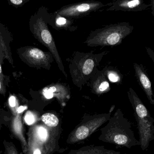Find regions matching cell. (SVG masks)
Masks as SVG:
<instances>
[{"mask_svg":"<svg viewBox=\"0 0 154 154\" xmlns=\"http://www.w3.org/2000/svg\"><path fill=\"white\" fill-rule=\"evenodd\" d=\"M104 55L105 52L95 54L91 52H75L69 64V72L74 84L82 86L94 77Z\"/></svg>","mask_w":154,"mask_h":154,"instance_id":"cell-2","label":"cell"},{"mask_svg":"<svg viewBox=\"0 0 154 154\" xmlns=\"http://www.w3.org/2000/svg\"><path fill=\"white\" fill-rule=\"evenodd\" d=\"M42 12V14L37 18L33 24L34 35L41 43L48 48L49 52L53 55L60 71L66 77H67V74L65 71L56 42L48 26L50 13L47 9L45 8Z\"/></svg>","mask_w":154,"mask_h":154,"instance_id":"cell-4","label":"cell"},{"mask_svg":"<svg viewBox=\"0 0 154 154\" xmlns=\"http://www.w3.org/2000/svg\"><path fill=\"white\" fill-rule=\"evenodd\" d=\"M96 85H97V90L101 92L106 91L109 87L108 81L106 80L105 78L102 79V80H101L100 81L97 80Z\"/></svg>","mask_w":154,"mask_h":154,"instance_id":"cell-15","label":"cell"},{"mask_svg":"<svg viewBox=\"0 0 154 154\" xmlns=\"http://www.w3.org/2000/svg\"><path fill=\"white\" fill-rule=\"evenodd\" d=\"M136 77L140 86L145 93L150 104L154 106V95L152 89V82L142 65L134 63Z\"/></svg>","mask_w":154,"mask_h":154,"instance_id":"cell-8","label":"cell"},{"mask_svg":"<svg viewBox=\"0 0 154 154\" xmlns=\"http://www.w3.org/2000/svg\"><path fill=\"white\" fill-rule=\"evenodd\" d=\"M41 118L42 122L49 127H55L59 123L58 118L55 115L51 113L44 114L42 115Z\"/></svg>","mask_w":154,"mask_h":154,"instance_id":"cell-11","label":"cell"},{"mask_svg":"<svg viewBox=\"0 0 154 154\" xmlns=\"http://www.w3.org/2000/svg\"><path fill=\"white\" fill-rule=\"evenodd\" d=\"M27 107L24 106L19 107L18 109V112L16 115L14 116L12 120L11 128L12 132L16 138L20 142L22 147L23 152H25L28 148V144L24 138L23 134V125L22 123L21 116V114L23 111L26 109Z\"/></svg>","mask_w":154,"mask_h":154,"instance_id":"cell-9","label":"cell"},{"mask_svg":"<svg viewBox=\"0 0 154 154\" xmlns=\"http://www.w3.org/2000/svg\"><path fill=\"white\" fill-rule=\"evenodd\" d=\"M109 4L107 11H139L151 6V4H147L142 0H117Z\"/></svg>","mask_w":154,"mask_h":154,"instance_id":"cell-7","label":"cell"},{"mask_svg":"<svg viewBox=\"0 0 154 154\" xmlns=\"http://www.w3.org/2000/svg\"><path fill=\"white\" fill-rule=\"evenodd\" d=\"M25 56L32 65L48 70L50 69L54 59L53 55L50 52H45L34 47L27 49L25 52Z\"/></svg>","mask_w":154,"mask_h":154,"instance_id":"cell-6","label":"cell"},{"mask_svg":"<svg viewBox=\"0 0 154 154\" xmlns=\"http://www.w3.org/2000/svg\"><path fill=\"white\" fill-rule=\"evenodd\" d=\"M151 6L152 7V13L154 16V0L152 1V4H151Z\"/></svg>","mask_w":154,"mask_h":154,"instance_id":"cell-20","label":"cell"},{"mask_svg":"<svg viewBox=\"0 0 154 154\" xmlns=\"http://www.w3.org/2000/svg\"><path fill=\"white\" fill-rule=\"evenodd\" d=\"M9 105L11 109L12 113L14 116L17 114L18 108H19L17 99L14 96H10L9 99Z\"/></svg>","mask_w":154,"mask_h":154,"instance_id":"cell-14","label":"cell"},{"mask_svg":"<svg viewBox=\"0 0 154 154\" xmlns=\"http://www.w3.org/2000/svg\"><path fill=\"white\" fill-rule=\"evenodd\" d=\"M74 22V20H69L53 13L50 14L48 24L55 30H66L73 32L77 29Z\"/></svg>","mask_w":154,"mask_h":154,"instance_id":"cell-10","label":"cell"},{"mask_svg":"<svg viewBox=\"0 0 154 154\" xmlns=\"http://www.w3.org/2000/svg\"><path fill=\"white\" fill-rule=\"evenodd\" d=\"M109 4H104L97 1H87L65 5L54 14L69 20L83 17L91 13L97 11L105 6H109Z\"/></svg>","mask_w":154,"mask_h":154,"instance_id":"cell-5","label":"cell"},{"mask_svg":"<svg viewBox=\"0 0 154 154\" xmlns=\"http://www.w3.org/2000/svg\"><path fill=\"white\" fill-rule=\"evenodd\" d=\"M133 30V26L128 22L109 24L91 31L84 43L90 47L117 46Z\"/></svg>","mask_w":154,"mask_h":154,"instance_id":"cell-1","label":"cell"},{"mask_svg":"<svg viewBox=\"0 0 154 154\" xmlns=\"http://www.w3.org/2000/svg\"><path fill=\"white\" fill-rule=\"evenodd\" d=\"M109 80L112 82H117L120 80V77L116 72L110 71L108 73Z\"/></svg>","mask_w":154,"mask_h":154,"instance_id":"cell-18","label":"cell"},{"mask_svg":"<svg viewBox=\"0 0 154 154\" xmlns=\"http://www.w3.org/2000/svg\"><path fill=\"white\" fill-rule=\"evenodd\" d=\"M4 145L5 148L4 154H19L17 149L12 143L4 141Z\"/></svg>","mask_w":154,"mask_h":154,"instance_id":"cell-13","label":"cell"},{"mask_svg":"<svg viewBox=\"0 0 154 154\" xmlns=\"http://www.w3.org/2000/svg\"><path fill=\"white\" fill-rule=\"evenodd\" d=\"M37 132H38L39 138L42 141H45L47 139V135H48L46 129L42 127H39L37 130Z\"/></svg>","mask_w":154,"mask_h":154,"instance_id":"cell-17","label":"cell"},{"mask_svg":"<svg viewBox=\"0 0 154 154\" xmlns=\"http://www.w3.org/2000/svg\"><path fill=\"white\" fill-rule=\"evenodd\" d=\"M89 134V129L85 126H82L77 129L76 137L79 140H82L88 137Z\"/></svg>","mask_w":154,"mask_h":154,"instance_id":"cell-12","label":"cell"},{"mask_svg":"<svg viewBox=\"0 0 154 154\" xmlns=\"http://www.w3.org/2000/svg\"><path fill=\"white\" fill-rule=\"evenodd\" d=\"M2 73V67H1V64H0V74Z\"/></svg>","mask_w":154,"mask_h":154,"instance_id":"cell-22","label":"cell"},{"mask_svg":"<svg viewBox=\"0 0 154 154\" xmlns=\"http://www.w3.org/2000/svg\"><path fill=\"white\" fill-rule=\"evenodd\" d=\"M11 2L13 4L16 5H19L22 3L23 1L22 0H11Z\"/></svg>","mask_w":154,"mask_h":154,"instance_id":"cell-19","label":"cell"},{"mask_svg":"<svg viewBox=\"0 0 154 154\" xmlns=\"http://www.w3.org/2000/svg\"><path fill=\"white\" fill-rule=\"evenodd\" d=\"M2 83L0 81V92L2 93Z\"/></svg>","mask_w":154,"mask_h":154,"instance_id":"cell-21","label":"cell"},{"mask_svg":"<svg viewBox=\"0 0 154 154\" xmlns=\"http://www.w3.org/2000/svg\"><path fill=\"white\" fill-rule=\"evenodd\" d=\"M24 120L28 124H32L35 122V117L34 115L31 112H27L24 116Z\"/></svg>","mask_w":154,"mask_h":154,"instance_id":"cell-16","label":"cell"},{"mask_svg":"<svg viewBox=\"0 0 154 154\" xmlns=\"http://www.w3.org/2000/svg\"><path fill=\"white\" fill-rule=\"evenodd\" d=\"M130 103L134 111L139 134L140 146L143 151L148 148L154 140V118L134 90L130 88L128 92Z\"/></svg>","mask_w":154,"mask_h":154,"instance_id":"cell-3","label":"cell"}]
</instances>
